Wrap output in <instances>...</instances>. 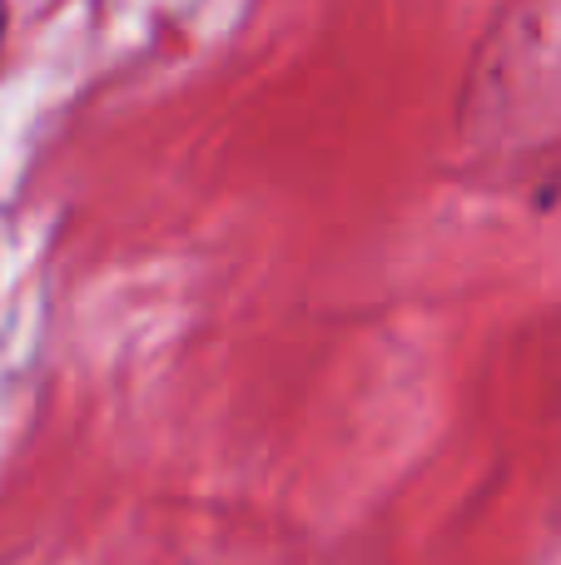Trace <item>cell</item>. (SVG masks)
I'll list each match as a JSON object with an SVG mask.
<instances>
[{"label":"cell","instance_id":"6da1fadb","mask_svg":"<svg viewBox=\"0 0 561 565\" xmlns=\"http://www.w3.org/2000/svg\"><path fill=\"white\" fill-rule=\"evenodd\" d=\"M0 30H6V0H0Z\"/></svg>","mask_w":561,"mask_h":565}]
</instances>
